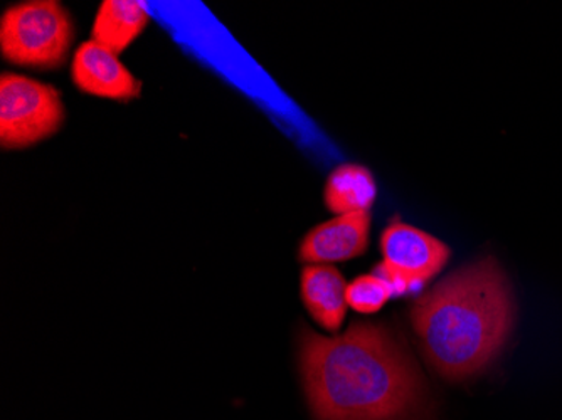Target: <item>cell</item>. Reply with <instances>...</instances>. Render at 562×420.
I'll use <instances>...</instances> for the list:
<instances>
[{
	"label": "cell",
	"instance_id": "cell-8",
	"mask_svg": "<svg viewBox=\"0 0 562 420\" xmlns=\"http://www.w3.org/2000/svg\"><path fill=\"white\" fill-rule=\"evenodd\" d=\"M347 283L330 264H308L300 277V295L311 317L324 330L337 333L347 313Z\"/></svg>",
	"mask_w": 562,
	"mask_h": 420
},
{
	"label": "cell",
	"instance_id": "cell-9",
	"mask_svg": "<svg viewBox=\"0 0 562 420\" xmlns=\"http://www.w3.org/2000/svg\"><path fill=\"white\" fill-rule=\"evenodd\" d=\"M148 21L147 8L137 0H105L91 25V39L120 56L144 33Z\"/></svg>",
	"mask_w": 562,
	"mask_h": 420
},
{
	"label": "cell",
	"instance_id": "cell-6",
	"mask_svg": "<svg viewBox=\"0 0 562 420\" xmlns=\"http://www.w3.org/2000/svg\"><path fill=\"white\" fill-rule=\"evenodd\" d=\"M71 80L78 90L103 100L126 103L142 93L140 81L120 61L119 55L93 39L76 49Z\"/></svg>",
	"mask_w": 562,
	"mask_h": 420
},
{
	"label": "cell",
	"instance_id": "cell-10",
	"mask_svg": "<svg viewBox=\"0 0 562 420\" xmlns=\"http://www.w3.org/2000/svg\"><path fill=\"white\" fill-rule=\"evenodd\" d=\"M375 197H378V185H375L374 175L364 166L347 163V166L337 167L325 183V205L336 216L371 213Z\"/></svg>",
	"mask_w": 562,
	"mask_h": 420
},
{
	"label": "cell",
	"instance_id": "cell-1",
	"mask_svg": "<svg viewBox=\"0 0 562 420\" xmlns=\"http://www.w3.org/2000/svg\"><path fill=\"white\" fill-rule=\"evenodd\" d=\"M300 375L315 420H412L425 387L415 360L384 325L336 337L303 328Z\"/></svg>",
	"mask_w": 562,
	"mask_h": 420
},
{
	"label": "cell",
	"instance_id": "cell-4",
	"mask_svg": "<svg viewBox=\"0 0 562 420\" xmlns=\"http://www.w3.org/2000/svg\"><path fill=\"white\" fill-rule=\"evenodd\" d=\"M61 93L50 84L15 75L0 76V145L4 150L33 147L65 123Z\"/></svg>",
	"mask_w": 562,
	"mask_h": 420
},
{
	"label": "cell",
	"instance_id": "cell-11",
	"mask_svg": "<svg viewBox=\"0 0 562 420\" xmlns=\"http://www.w3.org/2000/svg\"><path fill=\"white\" fill-rule=\"evenodd\" d=\"M390 284L378 274H362L347 284V305L362 315H374L393 298Z\"/></svg>",
	"mask_w": 562,
	"mask_h": 420
},
{
	"label": "cell",
	"instance_id": "cell-3",
	"mask_svg": "<svg viewBox=\"0 0 562 420\" xmlns=\"http://www.w3.org/2000/svg\"><path fill=\"white\" fill-rule=\"evenodd\" d=\"M75 24L58 0H25L0 18V55L22 68L58 69L68 59Z\"/></svg>",
	"mask_w": 562,
	"mask_h": 420
},
{
	"label": "cell",
	"instance_id": "cell-5",
	"mask_svg": "<svg viewBox=\"0 0 562 420\" xmlns=\"http://www.w3.org/2000/svg\"><path fill=\"white\" fill-rule=\"evenodd\" d=\"M382 262L374 274L390 284L394 296L418 292L441 273L450 248L431 234L394 219L381 236Z\"/></svg>",
	"mask_w": 562,
	"mask_h": 420
},
{
	"label": "cell",
	"instance_id": "cell-7",
	"mask_svg": "<svg viewBox=\"0 0 562 420\" xmlns=\"http://www.w3.org/2000/svg\"><path fill=\"white\" fill-rule=\"evenodd\" d=\"M371 213L337 216L306 232L299 259L308 264H334L364 254L369 248Z\"/></svg>",
	"mask_w": 562,
	"mask_h": 420
},
{
	"label": "cell",
	"instance_id": "cell-2",
	"mask_svg": "<svg viewBox=\"0 0 562 420\" xmlns=\"http://www.w3.org/2000/svg\"><path fill=\"white\" fill-rule=\"evenodd\" d=\"M413 330L429 365L450 381L485 371L516 323V298L497 259L458 268L412 306Z\"/></svg>",
	"mask_w": 562,
	"mask_h": 420
}]
</instances>
